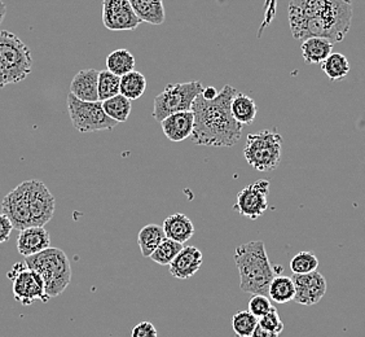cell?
<instances>
[{"label": "cell", "mask_w": 365, "mask_h": 337, "mask_svg": "<svg viewBox=\"0 0 365 337\" xmlns=\"http://www.w3.org/2000/svg\"><path fill=\"white\" fill-rule=\"evenodd\" d=\"M352 16V0H292L288 8L289 26L297 41L320 36L334 44L342 42Z\"/></svg>", "instance_id": "1"}, {"label": "cell", "mask_w": 365, "mask_h": 337, "mask_svg": "<svg viewBox=\"0 0 365 337\" xmlns=\"http://www.w3.org/2000/svg\"><path fill=\"white\" fill-rule=\"evenodd\" d=\"M237 90L230 84L218 92L215 98L206 99L202 94L197 96L192 106L195 125L192 143L206 147H233L242 136V125L233 119L232 99Z\"/></svg>", "instance_id": "2"}, {"label": "cell", "mask_w": 365, "mask_h": 337, "mask_svg": "<svg viewBox=\"0 0 365 337\" xmlns=\"http://www.w3.org/2000/svg\"><path fill=\"white\" fill-rule=\"evenodd\" d=\"M233 260L240 274V288L249 295H266L276 276L262 240H254L236 248Z\"/></svg>", "instance_id": "3"}, {"label": "cell", "mask_w": 365, "mask_h": 337, "mask_svg": "<svg viewBox=\"0 0 365 337\" xmlns=\"http://www.w3.org/2000/svg\"><path fill=\"white\" fill-rule=\"evenodd\" d=\"M25 263L42 276L49 298L61 295L71 284V261L58 248L49 246L43 252L25 257Z\"/></svg>", "instance_id": "4"}, {"label": "cell", "mask_w": 365, "mask_h": 337, "mask_svg": "<svg viewBox=\"0 0 365 337\" xmlns=\"http://www.w3.org/2000/svg\"><path fill=\"white\" fill-rule=\"evenodd\" d=\"M282 149V136L272 130L249 134L246 138L244 157L258 171H272L279 168Z\"/></svg>", "instance_id": "5"}, {"label": "cell", "mask_w": 365, "mask_h": 337, "mask_svg": "<svg viewBox=\"0 0 365 337\" xmlns=\"http://www.w3.org/2000/svg\"><path fill=\"white\" fill-rule=\"evenodd\" d=\"M204 91V86L200 81L185 84H170L158 94L153 101V119L161 122L170 114L187 112L192 109L193 101Z\"/></svg>", "instance_id": "6"}, {"label": "cell", "mask_w": 365, "mask_h": 337, "mask_svg": "<svg viewBox=\"0 0 365 337\" xmlns=\"http://www.w3.org/2000/svg\"><path fill=\"white\" fill-rule=\"evenodd\" d=\"M66 103L71 124L79 133L113 130L118 125L106 114L101 101H83L69 94Z\"/></svg>", "instance_id": "7"}, {"label": "cell", "mask_w": 365, "mask_h": 337, "mask_svg": "<svg viewBox=\"0 0 365 337\" xmlns=\"http://www.w3.org/2000/svg\"><path fill=\"white\" fill-rule=\"evenodd\" d=\"M0 64L11 74L14 84L21 82L33 71V57L28 46L8 30L0 31Z\"/></svg>", "instance_id": "8"}, {"label": "cell", "mask_w": 365, "mask_h": 337, "mask_svg": "<svg viewBox=\"0 0 365 337\" xmlns=\"http://www.w3.org/2000/svg\"><path fill=\"white\" fill-rule=\"evenodd\" d=\"M7 276L12 281L14 300L24 306L33 305L38 300L44 303L49 301L42 276L34 270L29 268L25 262H17Z\"/></svg>", "instance_id": "9"}, {"label": "cell", "mask_w": 365, "mask_h": 337, "mask_svg": "<svg viewBox=\"0 0 365 337\" xmlns=\"http://www.w3.org/2000/svg\"><path fill=\"white\" fill-rule=\"evenodd\" d=\"M268 195L269 182L266 179H259L240 191L236 204L233 205V211H237L242 217L255 221L267 211Z\"/></svg>", "instance_id": "10"}, {"label": "cell", "mask_w": 365, "mask_h": 337, "mask_svg": "<svg viewBox=\"0 0 365 337\" xmlns=\"http://www.w3.org/2000/svg\"><path fill=\"white\" fill-rule=\"evenodd\" d=\"M1 213L12 222L14 230L22 231L33 226L29 204V181L19 184L1 201Z\"/></svg>", "instance_id": "11"}, {"label": "cell", "mask_w": 365, "mask_h": 337, "mask_svg": "<svg viewBox=\"0 0 365 337\" xmlns=\"http://www.w3.org/2000/svg\"><path fill=\"white\" fill-rule=\"evenodd\" d=\"M103 24L110 31H131L139 28L141 21L130 0H104Z\"/></svg>", "instance_id": "12"}, {"label": "cell", "mask_w": 365, "mask_h": 337, "mask_svg": "<svg viewBox=\"0 0 365 337\" xmlns=\"http://www.w3.org/2000/svg\"><path fill=\"white\" fill-rule=\"evenodd\" d=\"M29 204L33 226L44 227L53 218L56 200L41 181H29Z\"/></svg>", "instance_id": "13"}, {"label": "cell", "mask_w": 365, "mask_h": 337, "mask_svg": "<svg viewBox=\"0 0 365 337\" xmlns=\"http://www.w3.org/2000/svg\"><path fill=\"white\" fill-rule=\"evenodd\" d=\"M295 284L294 301L303 306H312L323 300L328 289V283L319 271L309 274H293Z\"/></svg>", "instance_id": "14"}, {"label": "cell", "mask_w": 365, "mask_h": 337, "mask_svg": "<svg viewBox=\"0 0 365 337\" xmlns=\"http://www.w3.org/2000/svg\"><path fill=\"white\" fill-rule=\"evenodd\" d=\"M204 262L202 252L196 246H184L170 263V274L179 281H187L196 274Z\"/></svg>", "instance_id": "15"}, {"label": "cell", "mask_w": 365, "mask_h": 337, "mask_svg": "<svg viewBox=\"0 0 365 337\" xmlns=\"http://www.w3.org/2000/svg\"><path fill=\"white\" fill-rule=\"evenodd\" d=\"M162 131L166 138L171 141H182L192 136L193 125H195V116L192 111L187 112L174 113L170 114L166 119L160 122Z\"/></svg>", "instance_id": "16"}, {"label": "cell", "mask_w": 365, "mask_h": 337, "mask_svg": "<svg viewBox=\"0 0 365 337\" xmlns=\"http://www.w3.org/2000/svg\"><path fill=\"white\" fill-rule=\"evenodd\" d=\"M51 246V236L44 227L31 226L22 230L17 236V249L24 257L43 252Z\"/></svg>", "instance_id": "17"}, {"label": "cell", "mask_w": 365, "mask_h": 337, "mask_svg": "<svg viewBox=\"0 0 365 337\" xmlns=\"http://www.w3.org/2000/svg\"><path fill=\"white\" fill-rule=\"evenodd\" d=\"M98 71L83 69L71 79V94L83 101H100L98 91Z\"/></svg>", "instance_id": "18"}, {"label": "cell", "mask_w": 365, "mask_h": 337, "mask_svg": "<svg viewBox=\"0 0 365 337\" xmlns=\"http://www.w3.org/2000/svg\"><path fill=\"white\" fill-rule=\"evenodd\" d=\"M163 231L168 239L175 240L178 243H187L195 235V226L190 218L182 213L171 214L163 222Z\"/></svg>", "instance_id": "19"}, {"label": "cell", "mask_w": 365, "mask_h": 337, "mask_svg": "<svg viewBox=\"0 0 365 337\" xmlns=\"http://www.w3.org/2000/svg\"><path fill=\"white\" fill-rule=\"evenodd\" d=\"M334 43L320 36H312L302 41V56L309 65H322L324 60L333 52Z\"/></svg>", "instance_id": "20"}, {"label": "cell", "mask_w": 365, "mask_h": 337, "mask_svg": "<svg viewBox=\"0 0 365 337\" xmlns=\"http://www.w3.org/2000/svg\"><path fill=\"white\" fill-rule=\"evenodd\" d=\"M131 7L141 22L150 25H162L166 20L162 0H130Z\"/></svg>", "instance_id": "21"}, {"label": "cell", "mask_w": 365, "mask_h": 337, "mask_svg": "<svg viewBox=\"0 0 365 337\" xmlns=\"http://www.w3.org/2000/svg\"><path fill=\"white\" fill-rule=\"evenodd\" d=\"M231 112L233 119L242 126H250L257 117L258 106L250 96L237 92L232 99Z\"/></svg>", "instance_id": "22"}, {"label": "cell", "mask_w": 365, "mask_h": 337, "mask_svg": "<svg viewBox=\"0 0 365 337\" xmlns=\"http://www.w3.org/2000/svg\"><path fill=\"white\" fill-rule=\"evenodd\" d=\"M166 239L163 227L155 223L144 226L138 235V244L140 248L143 257H150L152 253Z\"/></svg>", "instance_id": "23"}, {"label": "cell", "mask_w": 365, "mask_h": 337, "mask_svg": "<svg viewBox=\"0 0 365 337\" xmlns=\"http://www.w3.org/2000/svg\"><path fill=\"white\" fill-rule=\"evenodd\" d=\"M106 69L120 77L135 71L134 55L126 49L113 51L106 57Z\"/></svg>", "instance_id": "24"}, {"label": "cell", "mask_w": 365, "mask_h": 337, "mask_svg": "<svg viewBox=\"0 0 365 337\" xmlns=\"http://www.w3.org/2000/svg\"><path fill=\"white\" fill-rule=\"evenodd\" d=\"M269 298L276 303H288L293 301L295 296V284L292 278L276 275L268 288Z\"/></svg>", "instance_id": "25"}, {"label": "cell", "mask_w": 365, "mask_h": 337, "mask_svg": "<svg viewBox=\"0 0 365 337\" xmlns=\"http://www.w3.org/2000/svg\"><path fill=\"white\" fill-rule=\"evenodd\" d=\"M147 90V78L140 71H133L120 77V94L127 99L138 100Z\"/></svg>", "instance_id": "26"}, {"label": "cell", "mask_w": 365, "mask_h": 337, "mask_svg": "<svg viewBox=\"0 0 365 337\" xmlns=\"http://www.w3.org/2000/svg\"><path fill=\"white\" fill-rule=\"evenodd\" d=\"M322 69L330 81H341L344 77H347L351 66H350L349 59L344 55L338 52H331L329 56L322 63Z\"/></svg>", "instance_id": "27"}, {"label": "cell", "mask_w": 365, "mask_h": 337, "mask_svg": "<svg viewBox=\"0 0 365 337\" xmlns=\"http://www.w3.org/2000/svg\"><path fill=\"white\" fill-rule=\"evenodd\" d=\"M101 103H103V108L106 114L118 124L126 122L133 111L131 100L123 96L122 94H118V95L108 99L106 101H101Z\"/></svg>", "instance_id": "28"}, {"label": "cell", "mask_w": 365, "mask_h": 337, "mask_svg": "<svg viewBox=\"0 0 365 337\" xmlns=\"http://www.w3.org/2000/svg\"><path fill=\"white\" fill-rule=\"evenodd\" d=\"M98 100L106 101L120 94V77L112 71H98Z\"/></svg>", "instance_id": "29"}, {"label": "cell", "mask_w": 365, "mask_h": 337, "mask_svg": "<svg viewBox=\"0 0 365 337\" xmlns=\"http://www.w3.org/2000/svg\"><path fill=\"white\" fill-rule=\"evenodd\" d=\"M182 248H184V244L182 243H178L175 240L166 238L155 252L152 253V256L149 258L161 266H166L175 260L176 256L180 253Z\"/></svg>", "instance_id": "30"}, {"label": "cell", "mask_w": 365, "mask_h": 337, "mask_svg": "<svg viewBox=\"0 0 365 337\" xmlns=\"http://www.w3.org/2000/svg\"><path fill=\"white\" fill-rule=\"evenodd\" d=\"M258 326V318L247 311H237L232 316V328L239 337H250Z\"/></svg>", "instance_id": "31"}, {"label": "cell", "mask_w": 365, "mask_h": 337, "mask_svg": "<svg viewBox=\"0 0 365 337\" xmlns=\"http://www.w3.org/2000/svg\"><path fill=\"white\" fill-rule=\"evenodd\" d=\"M319 260L317 256L309 251L297 253L293 260L290 261V270L293 274H309L317 271Z\"/></svg>", "instance_id": "32"}, {"label": "cell", "mask_w": 365, "mask_h": 337, "mask_svg": "<svg viewBox=\"0 0 365 337\" xmlns=\"http://www.w3.org/2000/svg\"><path fill=\"white\" fill-rule=\"evenodd\" d=\"M247 308H249V311L253 316H257L259 319L262 316H266L268 311L271 310L272 303H271V300L266 295H253V297L249 301Z\"/></svg>", "instance_id": "33"}, {"label": "cell", "mask_w": 365, "mask_h": 337, "mask_svg": "<svg viewBox=\"0 0 365 337\" xmlns=\"http://www.w3.org/2000/svg\"><path fill=\"white\" fill-rule=\"evenodd\" d=\"M258 323H259L262 327L272 331V332H276V333H279V335L284 331V323H282V321H281L277 310H276V308H274V306L271 308V310L268 311L266 316H263L258 319Z\"/></svg>", "instance_id": "34"}, {"label": "cell", "mask_w": 365, "mask_h": 337, "mask_svg": "<svg viewBox=\"0 0 365 337\" xmlns=\"http://www.w3.org/2000/svg\"><path fill=\"white\" fill-rule=\"evenodd\" d=\"M157 328L150 322H140L131 331V337H157Z\"/></svg>", "instance_id": "35"}, {"label": "cell", "mask_w": 365, "mask_h": 337, "mask_svg": "<svg viewBox=\"0 0 365 337\" xmlns=\"http://www.w3.org/2000/svg\"><path fill=\"white\" fill-rule=\"evenodd\" d=\"M14 230V225L9 221V218L6 214L0 213V244L7 243Z\"/></svg>", "instance_id": "36"}, {"label": "cell", "mask_w": 365, "mask_h": 337, "mask_svg": "<svg viewBox=\"0 0 365 337\" xmlns=\"http://www.w3.org/2000/svg\"><path fill=\"white\" fill-rule=\"evenodd\" d=\"M14 84V79L11 74L8 73L7 69L0 64V89H4L8 84Z\"/></svg>", "instance_id": "37"}, {"label": "cell", "mask_w": 365, "mask_h": 337, "mask_svg": "<svg viewBox=\"0 0 365 337\" xmlns=\"http://www.w3.org/2000/svg\"><path fill=\"white\" fill-rule=\"evenodd\" d=\"M250 337H279V333L272 332V331L267 330L264 327H262L259 323L255 327L253 335Z\"/></svg>", "instance_id": "38"}, {"label": "cell", "mask_w": 365, "mask_h": 337, "mask_svg": "<svg viewBox=\"0 0 365 337\" xmlns=\"http://www.w3.org/2000/svg\"><path fill=\"white\" fill-rule=\"evenodd\" d=\"M6 14H7V6L0 0V25L4 21Z\"/></svg>", "instance_id": "39"}]
</instances>
